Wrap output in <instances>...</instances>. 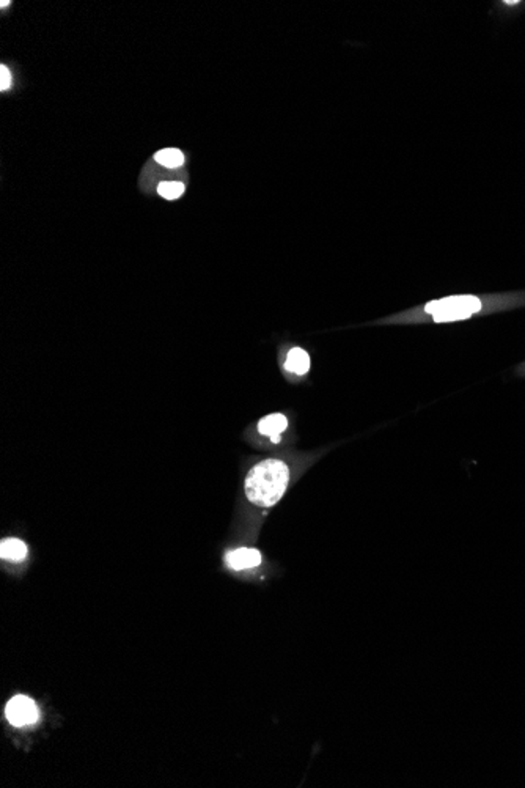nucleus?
<instances>
[{
  "mask_svg": "<svg viewBox=\"0 0 525 788\" xmlns=\"http://www.w3.org/2000/svg\"><path fill=\"white\" fill-rule=\"evenodd\" d=\"M288 428V417L284 414H271L258 422V431L262 436L271 437L274 442L280 441V435Z\"/></svg>",
  "mask_w": 525,
  "mask_h": 788,
  "instance_id": "obj_5",
  "label": "nucleus"
},
{
  "mask_svg": "<svg viewBox=\"0 0 525 788\" xmlns=\"http://www.w3.org/2000/svg\"><path fill=\"white\" fill-rule=\"evenodd\" d=\"M11 87V73L10 69L6 67L0 68V90L5 92V90H8Z\"/></svg>",
  "mask_w": 525,
  "mask_h": 788,
  "instance_id": "obj_10",
  "label": "nucleus"
},
{
  "mask_svg": "<svg viewBox=\"0 0 525 788\" xmlns=\"http://www.w3.org/2000/svg\"><path fill=\"white\" fill-rule=\"evenodd\" d=\"M288 483H290L288 464L281 460L269 458L255 464L248 470L244 482L246 497L257 507H272L285 494Z\"/></svg>",
  "mask_w": 525,
  "mask_h": 788,
  "instance_id": "obj_1",
  "label": "nucleus"
},
{
  "mask_svg": "<svg viewBox=\"0 0 525 788\" xmlns=\"http://www.w3.org/2000/svg\"><path fill=\"white\" fill-rule=\"evenodd\" d=\"M285 368L293 374L302 376V374H305L307 372L310 370L309 353L302 350V348H293V350L288 353V356H286Z\"/></svg>",
  "mask_w": 525,
  "mask_h": 788,
  "instance_id": "obj_6",
  "label": "nucleus"
},
{
  "mask_svg": "<svg viewBox=\"0 0 525 788\" xmlns=\"http://www.w3.org/2000/svg\"><path fill=\"white\" fill-rule=\"evenodd\" d=\"M155 159L156 163L164 167H169V169H178V167L184 164V154L176 150V148H165V150L158 151L155 154Z\"/></svg>",
  "mask_w": 525,
  "mask_h": 788,
  "instance_id": "obj_8",
  "label": "nucleus"
},
{
  "mask_svg": "<svg viewBox=\"0 0 525 788\" xmlns=\"http://www.w3.org/2000/svg\"><path fill=\"white\" fill-rule=\"evenodd\" d=\"M6 719L15 727L34 724L38 721L36 703L25 695H16L6 705Z\"/></svg>",
  "mask_w": 525,
  "mask_h": 788,
  "instance_id": "obj_3",
  "label": "nucleus"
},
{
  "mask_svg": "<svg viewBox=\"0 0 525 788\" xmlns=\"http://www.w3.org/2000/svg\"><path fill=\"white\" fill-rule=\"evenodd\" d=\"M0 555L4 560L22 562L27 555V545L18 538H6L0 545Z\"/></svg>",
  "mask_w": 525,
  "mask_h": 788,
  "instance_id": "obj_7",
  "label": "nucleus"
},
{
  "mask_svg": "<svg viewBox=\"0 0 525 788\" xmlns=\"http://www.w3.org/2000/svg\"><path fill=\"white\" fill-rule=\"evenodd\" d=\"M483 304L475 296H450L439 301H433L424 307V313L430 315L433 321L448 322L467 320L482 310Z\"/></svg>",
  "mask_w": 525,
  "mask_h": 788,
  "instance_id": "obj_2",
  "label": "nucleus"
},
{
  "mask_svg": "<svg viewBox=\"0 0 525 788\" xmlns=\"http://www.w3.org/2000/svg\"><path fill=\"white\" fill-rule=\"evenodd\" d=\"M158 192L159 196L167 198V200H175L179 198L184 193V184L179 183V182H164L158 186Z\"/></svg>",
  "mask_w": 525,
  "mask_h": 788,
  "instance_id": "obj_9",
  "label": "nucleus"
},
{
  "mask_svg": "<svg viewBox=\"0 0 525 788\" xmlns=\"http://www.w3.org/2000/svg\"><path fill=\"white\" fill-rule=\"evenodd\" d=\"M225 562L232 570H248L261 565L262 555L255 548H238L227 552Z\"/></svg>",
  "mask_w": 525,
  "mask_h": 788,
  "instance_id": "obj_4",
  "label": "nucleus"
}]
</instances>
